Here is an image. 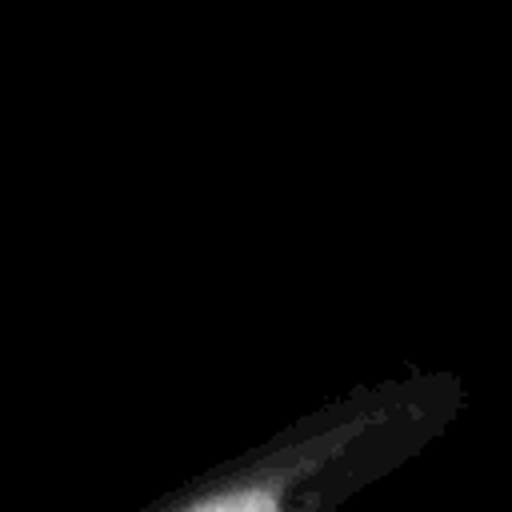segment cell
Wrapping results in <instances>:
<instances>
[{
    "instance_id": "1",
    "label": "cell",
    "mask_w": 512,
    "mask_h": 512,
    "mask_svg": "<svg viewBox=\"0 0 512 512\" xmlns=\"http://www.w3.org/2000/svg\"><path fill=\"white\" fill-rule=\"evenodd\" d=\"M448 372L384 380L292 420L252 452L184 480L152 512H320L416 456L456 412Z\"/></svg>"
}]
</instances>
